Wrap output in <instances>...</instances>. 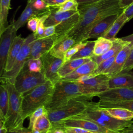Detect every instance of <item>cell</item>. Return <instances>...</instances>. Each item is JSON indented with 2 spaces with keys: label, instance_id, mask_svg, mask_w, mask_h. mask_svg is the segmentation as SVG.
<instances>
[{
  "label": "cell",
  "instance_id": "1",
  "mask_svg": "<svg viewBox=\"0 0 133 133\" xmlns=\"http://www.w3.org/2000/svg\"><path fill=\"white\" fill-rule=\"evenodd\" d=\"M120 1L100 0L89 5L79 6V21L65 36L73 38L76 44L83 42L84 37L95 24L109 16L123 12L125 9L119 6Z\"/></svg>",
  "mask_w": 133,
  "mask_h": 133
},
{
  "label": "cell",
  "instance_id": "2",
  "mask_svg": "<svg viewBox=\"0 0 133 133\" xmlns=\"http://www.w3.org/2000/svg\"><path fill=\"white\" fill-rule=\"evenodd\" d=\"M72 118L89 120L115 132L129 128L133 124V120L122 121L113 117L103 109L99 107L98 102L92 101L84 113Z\"/></svg>",
  "mask_w": 133,
  "mask_h": 133
},
{
  "label": "cell",
  "instance_id": "3",
  "mask_svg": "<svg viewBox=\"0 0 133 133\" xmlns=\"http://www.w3.org/2000/svg\"><path fill=\"white\" fill-rule=\"evenodd\" d=\"M55 84L50 81L41 84L23 94L22 115L24 119L38 108L46 107L52 97Z\"/></svg>",
  "mask_w": 133,
  "mask_h": 133
},
{
  "label": "cell",
  "instance_id": "4",
  "mask_svg": "<svg viewBox=\"0 0 133 133\" xmlns=\"http://www.w3.org/2000/svg\"><path fill=\"white\" fill-rule=\"evenodd\" d=\"M82 95H86L82 85L76 82L60 79L55 84L51 99L45 108L48 111L59 108L72 99Z\"/></svg>",
  "mask_w": 133,
  "mask_h": 133
},
{
  "label": "cell",
  "instance_id": "5",
  "mask_svg": "<svg viewBox=\"0 0 133 133\" xmlns=\"http://www.w3.org/2000/svg\"><path fill=\"white\" fill-rule=\"evenodd\" d=\"M1 84L5 85L9 92V103L7 118L4 123L8 131L14 130L23 127L22 115L23 94L20 93L14 84L9 81L1 78Z\"/></svg>",
  "mask_w": 133,
  "mask_h": 133
},
{
  "label": "cell",
  "instance_id": "6",
  "mask_svg": "<svg viewBox=\"0 0 133 133\" xmlns=\"http://www.w3.org/2000/svg\"><path fill=\"white\" fill-rule=\"evenodd\" d=\"M93 97L92 96H80L72 99L59 108L48 111V117L52 125L84 113Z\"/></svg>",
  "mask_w": 133,
  "mask_h": 133
},
{
  "label": "cell",
  "instance_id": "7",
  "mask_svg": "<svg viewBox=\"0 0 133 133\" xmlns=\"http://www.w3.org/2000/svg\"><path fill=\"white\" fill-rule=\"evenodd\" d=\"M47 81V80L41 72L29 71L25 64L17 75L14 85L20 93L23 94Z\"/></svg>",
  "mask_w": 133,
  "mask_h": 133
},
{
  "label": "cell",
  "instance_id": "8",
  "mask_svg": "<svg viewBox=\"0 0 133 133\" xmlns=\"http://www.w3.org/2000/svg\"><path fill=\"white\" fill-rule=\"evenodd\" d=\"M36 39L33 33L29 35L26 38L25 42L17 56L12 69L7 72H4L1 78H4L14 84L15 79L24 66L31 51L32 42Z\"/></svg>",
  "mask_w": 133,
  "mask_h": 133
},
{
  "label": "cell",
  "instance_id": "9",
  "mask_svg": "<svg viewBox=\"0 0 133 133\" xmlns=\"http://www.w3.org/2000/svg\"><path fill=\"white\" fill-rule=\"evenodd\" d=\"M109 78L105 74L95 76L91 74L83 76L75 82L83 86L86 95L97 97L98 94L109 89Z\"/></svg>",
  "mask_w": 133,
  "mask_h": 133
},
{
  "label": "cell",
  "instance_id": "10",
  "mask_svg": "<svg viewBox=\"0 0 133 133\" xmlns=\"http://www.w3.org/2000/svg\"><path fill=\"white\" fill-rule=\"evenodd\" d=\"M67 127L81 128L95 133H115L92 121L78 118H68L52 125L53 129Z\"/></svg>",
  "mask_w": 133,
  "mask_h": 133
},
{
  "label": "cell",
  "instance_id": "11",
  "mask_svg": "<svg viewBox=\"0 0 133 133\" xmlns=\"http://www.w3.org/2000/svg\"><path fill=\"white\" fill-rule=\"evenodd\" d=\"M41 59L43 63L42 73L46 79L54 84L61 79L58 71L64 63V60L52 56L49 52L42 56Z\"/></svg>",
  "mask_w": 133,
  "mask_h": 133
},
{
  "label": "cell",
  "instance_id": "12",
  "mask_svg": "<svg viewBox=\"0 0 133 133\" xmlns=\"http://www.w3.org/2000/svg\"><path fill=\"white\" fill-rule=\"evenodd\" d=\"M17 32L12 22L0 35V75L4 72L8 53L13 41L17 36Z\"/></svg>",
  "mask_w": 133,
  "mask_h": 133
},
{
  "label": "cell",
  "instance_id": "13",
  "mask_svg": "<svg viewBox=\"0 0 133 133\" xmlns=\"http://www.w3.org/2000/svg\"><path fill=\"white\" fill-rule=\"evenodd\" d=\"M99 101L114 102L133 99V87L108 89L97 95Z\"/></svg>",
  "mask_w": 133,
  "mask_h": 133
},
{
  "label": "cell",
  "instance_id": "14",
  "mask_svg": "<svg viewBox=\"0 0 133 133\" xmlns=\"http://www.w3.org/2000/svg\"><path fill=\"white\" fill-rule=\"evenodd\" d=\"M119 15L121 14L109 16L95 24L85 36L83 42L90 38L97 39L100 37H103Z\"/></svg>",
  "mask_w": 133,
  "mask_h": 133
},
{
  "label": "cell",
  "instance_id": "15",
  "mask_svg": "<svg viewBox=\"0 0 133 133\" xmlns=\"http://www.w3.org/2000/svg\"><path fill=\"white\" fill-rule=\"evenodd\" d=\"M56 42L54 35L49 37L35 39L32 42L28 59H39L49 52Z\"/></svg>",
  "mask_w": 133,
  "mask_h": 133
},
{
  "label": "cell",
  "instance_id": "16",
  "mask_svg": "<svg viewBox=\"0 0 133 133\" xmlns=\"http://www.w3.org/2000/svg\"><path fill=\"white\" fill-rule=\"evenodd\" d=\"M132 48L130 43L126 44L116 55L114 63L105 74L110 78L119 73L122 70Z\"/></svg>",
  "mask_w": 133,
  "mask_h": 133
},
{
  "label": "cell",
  "instance_id": "17",
  "mask_svg": "<svg viewBox=\"0 0 133 133\" xmlns=\"http://www.w3.org/2000/svg\"><path fill=\"white\" fill-rule=\"evenodd\" d=\"M32 2L33 0H28L26 6L20 17L16 21H13L14 26L17 31L24 26L31 18L34 17H41L50 12L49 9L45 11H39L35 9L32 6Z\"/></svg>",
  "mask_w": 133,
  "mask_h": 133
},
{
  "label": "cell",
  "instance_id": "18",
  "mask_svg": "<svg viewBox=\"0 0 133 133\" xmlns=\"http://www.w3.org/2000/svg\"><path fill=\"white\" fill-rule=\"evenodd\" d=\"M79 18L80 15L78 11L76 14L70 18L65 19L58 25L56 26L55 33L54 35L56 38V42L64 37L72 29L74 28V26L78 23Z\"/></svg>",
  "mask_w": 133,
  "mask_h": 133
},
{
  "label": "cell",
  "instance_id": "19",
  "mask_svg": "<svg viewBox=\"0 0 133 133\" xmlns=\"http://www.w3.org/2000/svg\"><path fill=\"white\" fill-rule=\"evenodd\" d=\"M25 40V38L22 37L21 35L16 36L15 37L8 53L3 73L8 72L12 69L16 58L18 55Z\"/></svg>",
  "mask_w": 133,
  "mask_h": 133
},
{
  "label": "cell",
  "instance_id": "20",
  "mask_svg": "<svg viewBox=\"0 0 133 133\" xmlns=\"http://www.w3.org/2000/svg\"><path fill=\"white\" fill-rule=\"evenodd\" d=\"M97 66L96 63L91 59L90 61L82 64L74 71L61 79L75 82L83 76L92 74Z\"/></svg>",
  "mask_w": 133,
  "mask_h": 133
},
{
  "label": "cell",
  "instance_id": "21",
  "mask_svg": "<svg viewBox=\"0 0 133 133\" xmlns=\"http://www.w3.org/2000/svg\"><path fill=\"white\" fill-rule=\"evenodd\" d=\"M76 44V43L73 38L65 36L54 44L49 52L52 56L64 60L66 52Z\"/></svg>",
  "mask_w": 133,
  "mask_h": 133
},
{
  "label": "cell",
  "instance_id": "22",
  "mask_svg": "<svg viewBox=\"0 0 133 133\" xmlns=\"http://www.w3.org/2000/svg\"><path fill=\"white\" fill-rule=\"evenodd\" d=\"M109 89L133 87V72L118 73L109 80Z\"/></svg>",
  "mask_w": 133,
  "mask_h": 133
},
{
  "label": "cell",
  "instance_id": "23",
  "mask_svg": "<svg viewBox=\"0 0 133 133\" xmlns=\"http://www.w3.org/2000/svg\"><path fill=\"white\" fill-rule=\"evenodd\" d=\"M49 9L50 13L44 23L45 27L49 26H57L63 20L71 17L78 11V10H71L64 12H57L50 7Z\"/></svg>",
  "mask_w": 133,
  "mask_h": 133
},
{
  "label": "cell",
  "instance_id": "24",
  "mask_svg": "<svg viewBox=\"0 0 133 133\" xmlns=\"http://www.w3.org/2000/svg\"><path fill=\"white\" fill-rule=\"evenodd\" d=\"M112 41L113 42V45L109 50L101 56H94L91 58V59L96 63L97 65H99L102 61L116 55L122 48L128 43V42L122 41L121 38H115Z\"/></svg>",
  "mask_w": 133,
  "mask_h": 133
},
{
  "label": "cell",
  "instance_id": "25",
  "mask_svg": "<svg viewBox=\"0 0 133 133\" xmlns=\"http://www.w3.org/2000/svg\"><path fill=\"white\" fill-rule=\"evenodd\" d=\"M91 58H82L70 60L64 62L58 71V74L61 79L71 73L82 64L88 62Z\"/></svg>",
  "mask_w": 133,
  "mask_h": 133
},
{
  "label": "cell",
  "instance_id": "26",
  "mask_svg": "<svg viewBox=\"0 0 133 133\" xmlns=\"http://www.w3.org/2000/svg\"><path fill=\"white\" fill-rule=\"evenodd\" d=\"M9 103V92L6 87L0 86V120L5 122L8 111Z\"/></svg>",
  "mask_w": 133,
  "mask_h": 133
},
{
  "label": "cell",
  "instance_id": "27",
  "mask_svg": "<svg viewBox=\"0 0 133 133\" xmlns=\"http://www.w3.org/2000/svg\"><path fill=\"white\" fill-rule=\"evenodd\" d=\"M11 0H1L0 2V35L9 26L7 17L10 9Z\"/></svg>",
  "mask_w": 133,
  "mask_h": 133
},
{
  "label": "cell",
  "instance_id": "28",
  "mask_svg": "<svg viewBox=\"0 0 133 133\" xmlns=\"http://www.w3.org/2000/svg\"><path fill=\"white\" fill-rule=\"evenodd\" d=\"M127 22L128 21L126 17L125 16L123 12L122 13L121 15H119L118 18L114 22V23L110 28L108 32L104 34L103 37L112 41L113 40L114 38H116L115 36L118 31L124 25V24Z\"/></svg>",
  "mask_w": 133,
  "mask_h": 133
},
{
  "label": "cell",
  "instance_id": "29",
  "mask_svg": "<svg viewBox=\"0 0 133 133\" xmlns=\"http://www.w3.org/2000/svg\"><path fill=\"white\" fill-rule=\"evenodd\" d=\"M113 45V42L112 40L105 38L103 37H100L96 40L94 56H100L109 50Z\"/></svg>",
  "mask_w": 133,
  "mask_h": 133
},
{
  "label": "cell",
  "instance_id": "30",
  "mask_svg": "<svg viewBox=\"0 0 133 133\" xmlns=\"http://www.w3.org/2000/svg\"><path fill=\"white\" fill-rule=\"evenodd\" d=\"M48 113L42 115L36 119L34 124L33 130L37 131L40 133H46L52 129V125L48 117Z\"/></svg>",
  "mask_w": 133,
  "mask_h": 133
},
{
  "label": "cell",
  "instance_id": "31",
  "mask_svg": "<svg viewBox=\"0 0 133 133\" xmlns=\"http://www.w3.org/2000/svg\"><path fill=\"white\" fill-rule=\"evenodd\" d=\"M98 104L99 107L103 109L121 108L133 112V99L114 102H102L99 101Z\"/></svg>",
  "mask_w": 133,
  "mask_h": 133
},
{
  "label": "cell",
  "instance_id": "32",
  "mask_svg": "<svg viewBox=\"0 0 133 133\" xmlns=\"http://www.w3.org/2000/svg\"><path fill=\"white\" fill-rule=\"evenodd\" d=\"M96 40L86 41L84 45L73 55L71 60L82 58H91L94 56V50Z\"/></svg>",
  "mask_w": 133,
  "mask_h": 133
},
{
  "label": "cell",
  "instance_id": "33",
  "mask_svg": "<svg viewBox=\"0 0 133 133\" xmlns=\"http://www.w3.org/2000/svg\"><path fill=\"white\" fill-rule=\"evenodd\" d=\"M103 109L110 115L117 119L122 121H131L133 119L132 111L121 108H108Z\"/></svg>",
  "mask_w": 133,
  "mask_h": 133
},
{
  "label": "cell",
  "instance_id": "34",
  "mask_svg": "<svg viewBox=\"0 0 133 133\" xmlns=\"http://www.w3.org/2000/svg\"><path fill=\"white\" fill-rule=\"evenodd\" d=\"M79 4L76 0H66L62 4L55 7H50V8L57 12H64L68 11H77L78 9Z\"/></svg>",
  "mask_w": 133,
  "mask_h": 133
},
{
  "label": "cell",
  "instance_id": "35",
  "mask_svg": "<svg viewBox=\"0 0 133 133\" xmlns=\"http://www.w3.org/2000/svg\"><path fill=\"white\" fill-rule=\"evenodd\" d=\"M116 56V55L114 56L102 61L99 65L97 66V68L95 69L92 75L95 76L99 74H105L114 63Z\"/></svg>",
  "mask_w": 133,
  "mask_h": 133
},
{
  "label": "cell",
  "instance_id": "36",
  "mask_svg": "<svg viewBox=\"0 0 133 133\" xmlns=\"http://www.w3.org/2000/svg\"><path fill=\"white\" fill-rule=\"evenodd\" d=\"M25 64L29 71L34 72L42 73L43 63L41 58L29 59L26 60Z\"/></svg>",
  "mask_w": 133,
  "mask_h": 133
},
{
  "label": "cell",
  "instance_id": "37",
  "mask_svg": "<svg viewBox=\"0 0 133 133\" xmlns=\"http://www.w3.org/2000/svg\"><path fill=\"white\" fill-rule=\"evenodd\" d=\"M48 113V111L46 109L45 106H42V107L38 108L37 110H36L29 117V124L28 128L32 130L34 124L35 122L36 121V119L38 117L41 116L42 115H43L45 114Z\"/></svg>",
  "mask_w": 133,
  "mask_h": 133
},
{
  "label": "cell",
  "instance_id": "38",
  "mask_svg": "<svg viewBox=\"0 0 133 133\" xmlns=\"http://www.w3.org/2000/svg\"><path fill=\"white\" fill-rule=\"evenodd\" d=\"M49 13H50V12L48 14H46L41 16L39 18V23H38V25L36 32L34 33H33L36 39L43 38L45 29L44 23H45L46 19L47 18Z\"/></svg>",
  "mask_w": 133,
  "mask_h": 133
},
{
  "label": "cell",
  "instance_id": "39",
  "mask_svg": "<svg viewBox=\"0 0 133 133\" xmlns=\"http://www.w3.org/2000/svg\"><path fill=\"white\" fill-rule=\"evenodd\" d=\"M85 42H80L76 44L71 48H70L65 54L64 57V62L68 61L71 60L72 57L84 45Z\"/></svg>",
  "mask_w": 133,
  "mask_h": 133
},
{
  "label": "cell",
  "instance_id": "40",
  "mask_svg": "<svg viewBox=\"0 0 133 133\" xmlns=\"http://www.w3.org/2000/svg\"><path fill=\"white\" fill-rule=\"evenodd\" d=\"M133 69V48L124 64L122 70L119 73H127L130 72Z\"/></svg>",
  "mask_w": 133,
  "mask_h": 133
},
{
  "label": "cell",
  "instance_id": "41",
  "mask_svg": "<svg viewBox=\"0 0 133 133\" xmlns=\"http://www.w3.org/2000/svg\"><path fill=\"white\" fill-rule=\"evenodd\" d=\"M32 6L35 9L39 11L48 10L50 7L43 0H33Z\"/></svg>",
  "mask_w": 133,
  "mask_h": 133
},
{
  "label": "cell",
  "instance_id": "42",
  "mask_svg": "<svg viewBox=\"0 0 133 133\" xmlns=\"http://www.w3.org/2000/svg\"><path fill=\"white\" fill-rule=\"evenodd\" d=\"M39 18L38 17H34L31 18L27 22L28 28L33 33H35L38 25Z\"/></svg>",
  "mask_w": 133,
  "mask_h": 133
},
{
  "label": "cell",
  "instance_id": "43",
  "mask_svg": "<svg viewBox=\"0 0 133 133\" xmlns=\"http://www.w3.org/2000/svg\"><path fill=\"white\" fill-rule=\"evenodd\" d=\"M66 133H95L87 130L77 127H67L63 128Z\"/></svg>",
  "mask_w": 133,
  "mask_h": 133
},
{
  "label": "cell",
  "instance_id": "44",
  "mask_svg": "<svg viewBox=\"0 0 133 133\" xmlns=\"http://www.w3.org/2000/svg\"><path fill=\"white\" fill-rule=\"evenodd\" d=\"M56 26H49L45 27L43 38L49 37L54 35L55 33Z\"/></svg>",
  "mask_w": 133,
  "mask_h": 133
},
{
  "label": "cell",
  "instance_id": "45",
  "mask_svg": "<svg viewBox=\"0 0 133 133\" xmlns=\"http://www.w3.org/2000/svg\"><path fill=\"white\" fill-rule=\"evenodd\" d=\"M123 14L126 17L127 21H129L133 18V4L127 7L123 11Z\"/></svg>",
  "mask_w": 133,
  "mask_h": 133
},
{
  "label": "cell",
  "instance_id": "46",
  "mask_svg": "<svg viewBox=\"0 0 133 133\" xmlns=\"http://www.w3.org/2000/svg\"><path fill=\"white\" fill-rule=\"evenodd\" d=\"M49 7H55L59 6L63 3L66 0H43Z\"/></svg>",
  "mask_w": 133,
  "mask_h": 133
},
{
  "label": "cell",
  "instance_id": "47",
  "mask_svg": "<svg viewBox=\"0 0 133 133\" xmlns=\"http://www.w3.org/2000/svg\"><path fill=\"white\" fill-rule=\"evenodd\" d=\"M7 133H33V130L24 127L14 130L8 131Z\"/></svg>",
  "mask_w": 133,
  "mask_h": 133
},
{
  "label": "cell",
  "instance_id": "48",
  "mask_svg": "<svg viewBox=\"0 0 133 133\" xmlns=\"http://www.w3.org/2000/svg\"><path fill=\"white\" fill-rule=\"evenodd\" d=\"M132 4L133 0H121L119 3V6L121 8L125 9Z\"/></svg>",
  "mask_w": 133,
  "mask_h": 133
},
{
  "label": "cell",
  "instance_id": "49",
  "mask_svg": "<svg viewBox=\"0 0 133 133\" xmlns=\"http://www.w3.org/2000/svg\"><path fill=\"white\" fill-rule=\"evenodd\" d=\"M79 4V6H85L96 3L100 0H76Z\"/></svg>",
  "mask_w": 133,
  "mask_h": 133
},
{
  "label": "cell",
  "instance_id": "50",
  "mask_svg": "<svg viewBox=\"0 0 133 133\" xmlns=\"http://www.w3.org/2000/svg\"><path fill=\"white\" fill-rule=\"evenodd\" d=\"M8 129L6 127L4 122L0 120V133H7Z\"/></svg>",
  "mask_w": 133,
  "mask_h": 133
},
{
  "label": "cell",
  "instance_id": "51",
  "mask_svg": "<svg viewBox=\"0 0 133 133\" xmlns=\"http://www.w3.org/2000/svg\"><path fill=\"white\" fill-rule=\"evenodd\" d=\"M121 39L124 41V42H126L128 43H131L133 42V34L126 36H124L123 37H121Z\"/></svg>",
  "mask_w": 133,
  "mask_h": 133
},
{
  "label": "cell",
  "instance_id": "52",
  "mask_svg": "<svg viewBox=\"0 0 133 133\" xmlns=\"http://www.w3.org/2000/svg\"><path fill=\"white\" fill-rule=\"evenodd\" d=\"M54 129V133H66V132L63 128H55Z\"/></svg>",
  "mask_w": 133,
  "mask_h": 133
},
{
  "label": "cell",
  "instance_id": "53",
  "mask_svg": "<svg viewBox=\"0 0 133 133\" xmlns=\"http://www.w3.org/2000/svg\"><path fill=\"white\" fill-rule=\"evenodd\" d=\"M115 133H133V129H127L121 131L116 132Z\"/></svg>",
  "mask_w": 133,
  "mask_h": 133
},
{
  "label": "cell",
  "instance_id": "54",
  "mask_svg": "<svg viewBox=\"0 0 133 133\" xmlns=\"http://www.w3.org/2000/svg\"><path fill=\"white\" fill-rule=\"evenodd\" d=\"M54 129H51V130H49L48 131H47L46 133H54Z\"/></svg>",
  "mask_w": 133,
  "mask_h": 133
},
{
  "label": "cell",
  "instance_id": "55",
  "mask_svg": "<svg viewBox=\"0 0 133 133\" xmlns=\"http://www.w3.org/2000/svg\"><path fill=\"white\" fill-rule=\"evenodd\" d=\"M128 129H133V124H132V125L131 126V127H130L129 128H128Z\"/></svg>",
  "mask_w": 133,
  "mask_h": 133
},
{
  "label": "cell",
  "instance_id": "56",
  "mask_svg": "<svg viewBox=\"0 0 133 133\" xmlns=\"http://www.w3.org/2000/svg\"><path fill=\"white\" fill-rule=\"evenodd\" d=\"M130 43V44L131 45V46H132V47H133V42H131V43Z\"/></svg>",
  "mask_w": 133,
  "mask_h": 133
}]
</instances>
